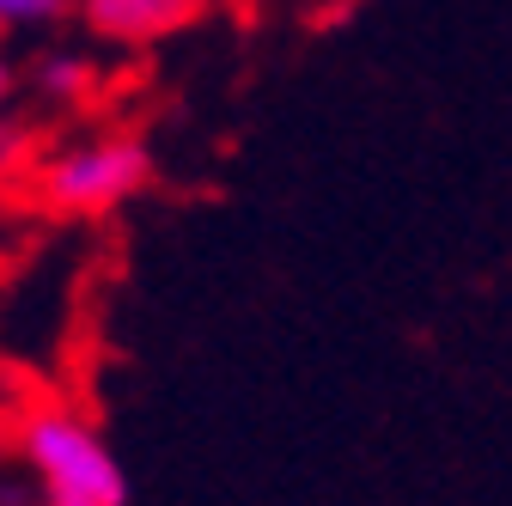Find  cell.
Returning <instances> with one entry per match:
<instances>
[{"label": "cell", "instance_id": "cell-1", "mask_svg": "<svg viewBox=\"0 0 512 506\" xmlns=\"http://www.w3.org/2000/svg\"><path fill=\"white\" fill-rule=\"evenodd\" d=\"M13 458L43 506H128L122 458L68 403H31L13 421Z\"/></svg>", "mask_w": 512, "mask_h": 506}, {"label": "cell", "instance_id": "cell-2", "mask_svg": "<svg viewBox=\"0 0 512 506\" xmlns=\"http://www.w3.org/2000/svg\"><path fill=\"white\" fill-rule=\"evenodd\" d=\"M25 171H31V196L49 214L98 220L153 183V147L135 129H86L68 141H49Z\"/></svg>", "mask_w": 512, "mask_h": 506}, {"label": "cell", "instance_id": "cell-3", "mask_svg": "<svg viewBox=\"0 0 512 506\" xmlns=\"http://www.w3.org/2000/svg\"><path fill=\"white\" fill-rule=\"evenodd\" d=\"M74 7H80L92 37L122 43V49H141V43L189 31L196 19H208L220 0H74Z\"/></svg>", "mask_w": 512, "mask_h": 506}, {"label": "cell", "instance_id": "cell-4", "mask_svg": "<svg viewBox=\"0 0 512 506\" xmlns=\"http://www.w3.org/2000/svg\"><path fill=\"white\" fill-rule=\"evenodd\" d=\"M98 86H104L98 61L80 55V49H43L25 68V92L37 104H49V110H80V104L98 98Z\"/></svg>", "mask_w": 512, "mask_h": 506}, {"label": "cell", "instance_id": "cell-5", "mask_svg": "<svg viewBox=\"0 0 512 506\" xmlns=\"http://www.w3.org/2000/svg\"><path fill=\"white\" fill-rule=\"evenodd\" d=\"M74 13V0H0V37H31Z\"/></svg>", "mask_w": 512, "mask_h": 506}, {"label": "cell", "instance_id": "cell-6", "mask_svg": "<svg viewBox=\"0 0 512 506\" xmlns=\"http://www.w3.org/2000/svg\"><path fill=\"white\" fill-rule=\"evenodd\" d=\"M37 153H31V122L19 110H0V177H13L25 171Z\"/></svg>", "mask_w": 512, "mask_h": 506}, {"label": "cell", "instance_id": "cell-7", "mask_svg": "<svg viewBox=\"0 0 512 506\" xmlns=\"http://www.w3.org/2000/svg\"><path fill=\"white\" fill-rule=\"evenodd\" d=\"M0 506H43L25 470H19V476H0Z\"/></svg>", "mask_w": 512, "mask_h": 506}, {"label": "cell", "instance_id": "cell-8", "mask_svg": "<svg viewBox=\"0 0 512 506\" xmlns=\"http://www.w3.org/2000/svg\"><path fill=\"white\" fill-rule=\"evenodd\" d=\"M19 86H25V74L7 61V49H0V110H19Z\"/></svg>", "mask_w": 512, "mask_h": 506}, {"label": "cell", "instance_id": "cell-9", "mask_svg": "<svg viewBox=\"0 0 512 506\" xmlns=\"http://www.w3.org/2000/svg\"><path fill=\"white\" fill-rule=\"evenodd\" d=\"M336 13H360V7H372V0H330Z\"/></svg>", "mask_w": 512, "mask_h": 506}]
</instances>
